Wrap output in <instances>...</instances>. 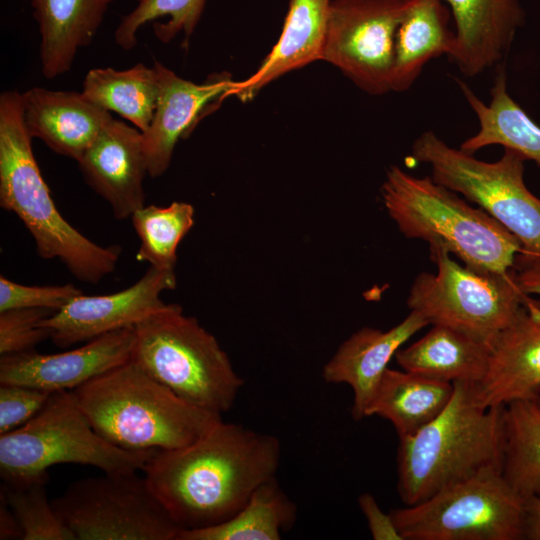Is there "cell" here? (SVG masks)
<instances>
[{"mask_svg": "<svg viewBox=\"0 0 540 540\" xmlns=\"http://www.w3.org/2000/svg\"><path fill=\"white\" fill-rule=\"evenodd\" d=\"M411 153L430 167L435 182L478 204L518 239L523 252L540 257V198L525 185L522 155L504 148L497 161L485 162L431 130L416 138Z\"/></svg>", "mask_w": 540, "mask_h": 540, "instance_id": "9c48e42d", "label": "cell"}, {"mask_svg": "<svg viewBox=\"0 0 540 540\" xmlns=\"http://www.w3.org/2000/svg\"><path fill=\"white\" fill-rule=\"evenodd\" d=\"M516 400L504 406L501 473L523 500L540 497V402Z\"/></svg>", "mask_w": 540, "mask_h": 540, "instance_id": "f1b7e54d", "label": "cell"}, {"mask_svg": "<svg viewBox=\"0 0 540 540\" xmlns=\"http://www.w3.org/2000/svg\"><path fill=\"white\" fill-rule=\"evenodd\" d=\"M520 289L527 295H540V257L519 252L512 267Z\"/></svg>", "mask_w": 540, "mask_h": 540, "instance_id": "8d00e7d4", "label": "cell"}, {"mask_svg": "<svg viewBox=\"0 0 540 540\" xmlns=\"http://www.w3.org/2000/svg\"><path fill=\"white\" fill-rule=\"evenodd\" d=\"M23 539L20 524L4 499L0 495V540Z\"/></svg>", "mask_w": 540, "mask_h": 540, "instance_id": "f35d334b", "label": "cell"}, {"mask_svg": "<svg viewBox=\"0 0 540 540\" xmlns=\"http://www.w3.org/2000/svg\"><path fill=\"white\" fill-rule=\"evenodd\" d=\"M296 517L295 503L274 477L261 484L229 520L203 529L181 530L176 540H279L293 527Z\"/></svg>", "mask_w": 540, "mask_h": 540, "instance_id": "4316f807", "label": "cell"}, {"mask_svg": "<svg viewBox=\"0 0 540 540\" xmlns=\"http://www.w3.org/2000/svg\"><path fill=\"white\" fill-rule=\"evenodd\" d=\"M134 327L96 337L84 345L54 354L35 350L1 355L0 383L48 392L74 390L131 359Z\"/></svg>", "mask_w": 540, "mask_h": 540, "instance_id": "5bb4252c", "label": "cell"}, {"mask_svg": "<svg viewBox=\"0 0 540 540\" xmlns=\"http://www.w3.org/2000/svg\"><path fill=\"white\" fill-rule=\"evenodd\" d=\"M176 287L174 270L149 266L145 274L128 288L106 295L80 294L45 318L41 325L60 347L88 342L138 322L163 308L161 293Z\"/></svg>", "mask_w": 540, "mask_h": 540, "instance_id": "4fadbf2b", "label": "cell"}, {"mask_svg": "<svg viewBox=\"0 0 540 540\" xmlns=\"http://www.w3.org/2000/svg\"><path fill=\"white\" fill-rule=\"evenodd\" d=\"M429 325L418 312L410 313L387 331L363 327L352 334L324 365L322 378L327 383L347 384L353 391L352 417H366L377 386L400 347L416 332Z\"/></svg>", "mask_w": 540, "mask_h": 540, "instance_id": "ac0fdd59", "label": "cell"}, {"mask_svg": "<svg viewBox=\"0 0 540 540\" xmlns=\"http://www.w3.org/2000/svg\"><path fill=\"white\" fill-rule=\"evenodd\" d=\"M158 91L155 68L138 63L126 70L111 67L91 69L84 78L82 93L98 106L127 119L144 133L153 119Z\"/></svg>", "mask_w": 540, "mask_h": 540, "instance_id": "83f0119b", "label": "cell"}, {"mask_svg": "<svg viewBox=\"0 0 540 540\" xmlns=\"http://www.w3.org/2000/svg\"><path fill=\"white\" fill-rule=\"evenodd\" d=\"M158 450L129 451L100 437L72 390L51 393L24 425L0 435V475L16 485L47 475L57 464L89 465L104 473L137 472Z\"/></svg>", "mask_w": 540, "mask_h": 540, "instance_id": "52a82bcc", "label": "cell"}, {"mask_svg": "<svg viewBox=\"0 0 540 540\" xmlns=\"http://www.w3.org/2000/svg\"><path fill=\"white\" fill-rule=\"evenodd\" d=\"M140 246L136 259L160 270H174L177 247L194 223V208L186 202L143 206L130 217Z\"/></svg>", "mask_w": 540, "mask_h": 540, "instance_id": "f546056e", "label": "cell"}, {"mask_svg": "<svg viewBox=\"0 0 540 540\" xmlns=\"http://www.w3.org/2000/svg\"><path fill=\"white\" fill-rule=\"evenodd\" d=\"M429 248L437 271L416 276L407 306L431 325L452 328L491 347L534 300L520 289L512 269L476 270L453 260L443 247Z\"/></svg>", "mask_w": 540, "mask_h": 540, "instance_id": "ba28073f", "label": "cell"}, {"mask_svg": "<svg viewBox=\"0 0 540 540\" xmlns=\"http://www.w3.org/2000/svg\"><path fill=\"white\" fill-rule=\"evenodd\" d=\"M484 378L476 383L487 407L540 397V302L533 300L490 347Z\"/></svg>", "mask_w": 540, "mask_h": 540, "instance_id": "e0dca14e", "label": "cell"}, {"mask_svg": "<svg viewBox=\"0 0 540 540\" xmlns=\"http://www.w3.org/2000/svg\"><path fill=\"white\" fill-rule=\"evenodd\" d=\"M205 3L206 0H137L133 10L123 16L117 26L115 43L124 50L134 48L137 32L152 21H155V37L162 43H169L181 32L187 42L201 18Z\"/></svg>", "mask_w": 540, "mask_h": 540, "instance_id": "4dcf8cb0", "label": "cell"}, {"mask_svg": "<svg viewBox=\"0 0 540 540\" xmlns=\"http://www.w3.org/2000/svg\"><path fill=\"white\" fill-rule=\"evenodd\" d=\"M280 461L276 436L221 420L187 446L156 451L141 471L181 530H197L237 514Z\"/></svg>", "mask_w": 540, "mask_h": 540, "instance_id": "6da1fadb", "label": "cell"}, {"mask_svg": "<svg viewBox=\"0 0 540 540\" xmlns=\"http://www.w3.org/2000/svg\"><path fill=\"white\" fill-rule=\"evenodd\" d=\"M51 392L17 384L0 383V435L32 419L45 405Z\"/></svg>", "mask_w": 540, "mask_h": 540, "instance_id": "e575fe53", "label": "cell"}, {"mask_svg": "<svg viewBox=\"0 0 540 540\" xmlns=\"http://www.w3.org/2000/svg\"><path fill=\"white\" fill-rule=\"evenodd\" d=\"M22 104L30 136L77 162L113 119L82 92L33 87L22 93Z\"/></svg>", "mask_w": 540, "mask_h": 540, "instance_id": "d6986e66", "label": "cell"}, {"mask_svg": "<svg viewBox=\"0 0 540 540\" xmlns=\"http://www.w3.org/2000/svg\"><path fill=\"white\" fill-rule=\"evenodd\" d=\"M451 16L443 0H409L396 35L391 91L408 90L429 61L452 54Z\"/></svg>", "mask_w": 540, "mask_h": 540, "instance_id": "603a6c76", "label": "cell"}, {"mask_svg": "<svg viewBox=\"0 0 540 540\" xmlns=\"http://www.w3.org/2000/svg\"><path fill=\"white\" fill-rule=\"evenodd\" d=\"M409 0H332L322 60L372 95L391 91L398 27Z\"/></svg>", "mask_w": 540, "mask_h": 540, "instance_id": "7c38bea8", "label": "cell"}, {"mask_svg": "<svg viewBox=\"0 0 540 540\" xmlns=\"http://www.w3.org/2000/svg\"><path fill=\"white\" fill-rule=\"evenodd\" d=\"M54 312L44 308H19L0 312V354L34 350L50 331L41 322Z\"/></svg>", "mask_w": 540, "mask_h": 540, "instance_id": "d6a6232c", "label": "cell"}, {"mask_svg": "<svg viewBox=\"0 0 540 540\" xmlns=\"http://www.w3.org/2000/svg\"><path fill=\"white\" fill-rule=\"evenodd\" d=\"M72 391L96 433L129 451L181 448L222 420L181 399L132 359Z\"/></svg>", "mask_w": 540, "mask_h": 540, "instance_id": "277c9868", "label": "cell"}, {"mask_svg": "<svg viewBox=\"0 0 540 540\" xmlns=\"http://www.w3.org/2000/svg\"><path fill=\"white\" fill-rule=\"evenodd\" d=\"M44 475L22 484L3 483L0 495L14 512L23 532L22 540H76L48 500Z\"/></svg>", "mask_w": 540, "mask_h": 540, "instance_id": "1f68e13d", "label": "cell"}, {"mask_svg": "<svg viewBox=\"0 0 540 540\" xmlns=\"http://www.w3.org/2000/svg\"><path fill=\"white\" fill-rule=\"evenodd\" d=\"M458 84L479 123L478 131L459 148L474 154L486 146L501 145L540 167V126L510 96L504 70L496 75L489 104H485L462 81L458 80Z\"/></svg>", "mask_w": 540, "mask_h": 540, "instance_id": "d4e9b609", "label": "cell"}, {"mask_svg": "<svg viewBox=\"0 0 540 540\" xmlns=\"http://www.w3.org/2000/svg\"><path fill=\"white\" fill-rule=\"evenodd\" d=\"M158 98L151 124L143 133V145L150 177L166 172L177 142L186 137L205 111L228 97L234 83L228 73L210 76L197 84L181 78L155 60Z\"/></svg>", "mask_w": 540, "mask_h": 540, "instance_id": "9a60e30c", "label": "cell"}, {"mask_svg": "<svg viewBox=\"0 0 540 540\" xmlns=\"http://www.w3.org/2000/svg\"><path fill=\"white\" fill-rule=\"evenodd\" d=\"M25 126L22 94L0 95V206L13 212L32 235L43 259H58L82 282L99 283L114 272L121 248L100 246L58 211L34 157Z\"/></svg>", "mask_w": 540, "mask_h": 540, "instance_id": "3957f363", "label": "cell"}, {"mask_svg": "<svg viewBox=\"0 0 540 540\" xmlns=\"http://www.w3.org/2000/svg\"><path fill=\"white\" fill-rule=\"evenodd\" d=\"M453 385L435 419L399 438L397 490L407 506L485 471L502 470L504 406H485L474 382Z\"/></svg>", "mask_w": 540, "mask_h": 540, "instance_id": "7a4b0ae2", "label": "cell"}, {"mask_svg": "<svg viewBox=\"0 0 540 540\" xmlns=\"http://www.w3.org/2000/svg\"><path fill=\"white\" fill-rule=\"evenodd\" d=\"M85 181L122 220L144 206L143 133L114 118L78 161Z\"/></svg>", "mask_w": 540, "mask_h": 540, "instance_id": "2e32d148", "label": "cell"}, {"mask_svg": "<svg viewBox=\"0 0 540 540\" xmlns=\"http://www.w3.org/2000/svg\"><path fill=\"white\" fill-rule=\"evenodd\" d=\"M490 346L452 328L433 325L420 339L395 354L405 371L444 382L479 383L485 376Z\"/></svg>", "mask_w": 540, "mask_h": 540, "instance_id": "cb8c5ba5", "label": "cell"}, {"mask_svg": "<svg viewBox=\"0 0 540 540\" xmlns=\"http://www.w3.org/2000/svg\"><path fill=\"white\" fill-rule=\"evenodd\" d=\"M51 504L76 540H176L181 531L137 472L76 480Z\"/></svg>", "mask_w": 540, "mask_h": 540, "instance_id": "8fae6325", "label": "cell"}, {"mask_svg": "<svg viewBox=\"0 0 540 540\" xmlns=\"http://www.w3.org/2000/svg\"><path fill=\"white\" fill-rule=\"evenodd\" d=\"M131 359L184 401L229 411L243 379L216 338L178 304H166L134 326Z\"/></svg>", "mask_w": 540, "mask_h": 540, "instance_id": "8992f818", "label": "cell"}, {"mask_svg": "<svg viewBox=\"0 0 540 540\" xmlns=\"http://www.w3.org/2000/svg\"><path fill=\"white\" fill-rule=\"evenodd\" d=\"M454 385L405 370L387 368L366 417L390 421L399 438L408 437L435 419L447 406Z\"/></svg>", "mask_w": 540, "mask_h": 540, "instance_id": "484cf974", "label": "cell"}, {"mask_svg": "<svg viewBox=\"0 0 540 540\" xmlns=\"http://www.w3.org/2000/svg\"><path fill=\"white\" fill-rule=\"evenodd\" d=\"M332 0H289L280 37L254 74L234 82L228 96L242 102L282 75L322 60Z\"/></svg>", "mask_w": 540, "mask_h": 540, "instance_id": "44dd1931", "label": "cell"}, {"mask_svg": "<svg viewBox=\"0 0 540 540\" xmlns=\"http://www.w3.org/2000/svg\"><path fill=\"white\" fill-rule=\"evenodd\" d=\"M81 290L73 284L27 286L0 277V312L19 308H44L58 311Z\"/></svg>", "mask_w": 540, "mask_h": 540, "instance_id": "836d02e7", "label": "cell"}, {"mask_svg": "<svg viewBox=\"0 0 540 540\" xmlns=\"http://www.w3.org/2000/svg\"><path fill=\"white\" fill-rule=\"evenodd\" d=\"M403 540L524 539V500L489 470L390 511Z\"/></svg>", "mask_w": 540, "mask_h": 540, "instance_id": "30bf717a", "label": "cell"}, {"mask_svg": "<svg viewBox=\"0 0 540 540\" xmlns=\"http://www.w3.org/2000/svg\"><path fill=\"white\" fill-rule=\"evenodd\" d=\"M524 539L540 540V497L524 500Z\"/></svg>", "mask_w": 540, "mask_h": 540, "instance_id": "74e56055", "label": "cell"}, {"mask_svg": "<svg viewBox=\"0 0 540 540\" xmlns=\"http://www.w3.org/2000/svg\"><path fill=\"white\" fill-rule=\"evenodd\" d=\"M359 507L365 516L369 531L375 540H403L393 518L389 513H384L376 499L369 493H363L358 497Z\"/></svg>", "mask_w": 540, "mask_h": 540, "instance_id": "d590c367", "label": "cell"}, {"mask_svg": "<svg viewBox=\"0 0 540 540\" xmlns=\"http://www.w3.org/2000/svg\"><path fill=\"white\" fill-rule=\"evenodd\" d=\"M113 0H32L38 23L40 60L45 78L68 72L78 50L97 34Z\"/></svg>", "mask_w": 540, "mask_h": 540, "instance_id": "7402d4cb", "label": "cell"}, {"mask_svg": "<svg viewBox=\"0 0 540 540\" xmlns=\"http://www.w3.org/2000/svg\"><path fill=\"white\" fill-rule=\"evenodd\" d=\"M538 400H539V402H540V397H539V399H538Z\"/></svg>", "mask_w": 540, "mask_h": 540, "instance_id": "ab89813d", "label": "cell"}, {"mask_svg": "<svg viewBox=\"0 0 540 540\" xmlns=\"http://www.w3.org/2000/svg\"><path fill=\"white\" fill-rule=\"evenodd\" d=\"M384 206L399 231L429 246H440L476 270L505 273L521 243L481 208L431 177H416L391 166L381 187Z\"/></svg>", "mask_w": 540, "mask_h": 540, "instance_id": "5b68a950", "label": "cell"}, {"mask_svg": "<svg viewBox=\"0 0 540 540\" xmlns=\"http://www.w3.org/2000/svg\"><path fill=\"white\" fill-rule=\"evenodd\" d=\"M443 1L455 23L449 57L461 73L474 77L504 59L524 22L520 0Z\"/></svg>", "mask_w": 540, "mask_h": 540, "instance_id": "ffe728a7", "label": "cell"}]
</instances>
